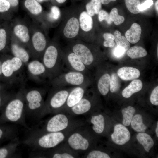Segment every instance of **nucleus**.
<instances>
[{
  "label": "nucleus",
  "instance_id": "1",
  "mask_svg": "<svg viewBox=\"0 0 158 158\" xmlns=\"http://www.w3.org/2000/svg\"><path fill=\"white\" fill-rule=\"evenodd\" d=\"M43 121L35 128H30L28 136H36L49 132L65 131L84 125L85 122L76 119L74 116L66 112L55 114Z\"/></svg>",
  "mask_w": 158,
  "mask_h": 158
},
{
  "label": "nucleus",
  "instance_id": "2",
  "mask_svg": "<svg viewBox=\"0 0 158 158\" xmlns=\"http://www.w3.org/2000/svg\"><path fill=\"white\" fill-rule=\"evenodd\" d=\"M76 128L63 131L47 133L36 136H28L22 142L32 149V152L46 150L64 142L68 135Z\"/></svg>",
  "mask_w": 158,
  "mask_h": 158
},
{
  "label": "nucleus",
  "instance_id": "3",
  "mask_svg": "<svg viewBox=\"0 0 158 158\" xmlns=\"http://www.w3.org/2000/svg\"><path fill=\"white\" fill-rule=\"evenodd\" d=\"M4 115L8 121L21 125L28 130L30 129L26 121L25 104L22 89L15 94L7 103Z\"/></svg>",
  "mask_w": 158,
  "mask_h": 158
},
{
  "label": "nucleus",
  "instance_id": "4",
  "mask_svg": "<svg viewBox=\"0 0 158 158\" xmlns=\"http://www.w3.org/2000/svg\"><path fill=\"white\" fill-rule=\"evenodd\" d=\"M22 89L25 102L26 116L39 120L41 119L47 90L44 88Z\"/></svg>",
  "mask_w": 158,
  "mask_h": 158
},
{
  "label": "nucleus",
  "instance_id": "5",
  "mask_svg": "<svg viewBox=\"0 0 158 158\" xmlns=\"http://www.w3.org/2000/svg\"><path fill=\"white\" fill-rule=\"evenodd\" d=\"M74 87H51L45 100L41 118L60 112L66 104L68 95Z\"/></svg>",
  "mask_w": 158,
  "mask_h": 158
},
{
  "label": "nucleus",
  "instance_id": "6",
  "mask_svg": "<svg viewBox=\"0 0 158 158\" xmlns=\"http://www.w3.org/2000/svg\"><path fill=\"white\" fill-rule=\"evenodd\" d=\"M41 61L46 68L49 81L59 76L64 71L63 54L56 45L51 44L47 47Z\"/></svg>",
  "mask_w": 158,
  "mask_h": 158
},
{
  "label": "nucleus",
  "instance_id": "7",
  "mask_svg": "<svg viewBox=\"0 0 158 158\" xmlns=\"http://www.w3.org/2000/svg\"><path fill=\"white\" fill-rule=\"evenodd\" d=\"M65 142L74 151L84 153L91 148V135L85 125L78 127L68 135Z\"/></svg>",
  "mask_w": 158,
  "mask_h": 158
},
{
  "label": "nucleus",
  "instance_id": "8",
  "mask_svg": "<svg viewBox=\"0 0 158 158\" xmlns=\"http://www.w3.org/2000/svg\"><path fill=\"white\" fill-rule=\"evenodd\" d=\"M49 81L51 87H87L90 83L88 75L80 72L67 70Z\"/></svg>",
  "mask_w": 158,
  "mask_h": 158
},
{
  "label": "nucleus",
  "instance_id": "9",
  "mask_svg": "<svg viewBox=\"0 0 158 158\" xmlns=\"http://www.w3.org/2000/svg\"><path fill=\"white\" fill-rule=\"evenodd\" d=\"M30 156L35 158H76L79 157V154L73 150L64 142L48 150L33 152Z\"/></svg>",
  "mask_w": 158,
  "mask_h": 158
},
{
  "label": "nucleus",
  "instance_id": "10",
  "mask_svg": "<svg viewBox=\"0 0 158 158\" xmlns=\"http://www.w3.org/2000/svg\"><path fill=\"white\" fill-rule=\"evenodd\" d=\"M25 66L19 58L13 56L2 62V71L3 76L10 79L13 83L16 80L17 75Z\"/></svg>",
  "mask_w": 158,
  "mask_h": 158
},
{
  "label": "nucleus",
  "instance_id": "11",
  "mask_svg": "<svg viewBox=\"0 0 158 158\" xmlns=\"http://www.w3.org/2000/svg\"><path fill=\"white\" fill-rule=\"evenodd\" d=\"M71 51L63 54L64 67L65 66L67 71L80 72L89 76V70L79 57Z\"/></svg>",
  "mask_w": 158,
  "mask_h": 158
},
{
  "label": "nucleus",
  "instance_id": "12",
  "mask_svg": "<svg viewBox=\"0 0 158 158\" xmlns=\"http://www.w3.org/2000/svg\"><path fill=\"white\" fill-rule=\"evenodd\" d=\"M93 106L92 98L87 90L83 97L76 104L64 112L73 116L87 115L91 111Z\"/></svg>",
  "mask_w": 158,
  "mask_h": 158
},
{
  "label": "nucleus",
  "instance_id": "13",
  "mask_svg": "<svg viewBox=\"0 0 158 158\" xmlns=\"http://www.w3.org/2000/svg\"><path fill=\"white\" fill-rule=\"evenodd\" d=\"M26 66L29 76L32 79L41 82L47 79L46 68L40 61L34 59L29 61Z\"/></svg>",
  "mask_w": 158,
  "mask_h": 158
},
{
  "label": "nucleus",
  "instance_id": "14",
  "mask_svg": "<svg viewBox=\"0 0 158 158\" xmlns=\"http://www.w3.org/2000/svg\"><path fill=\"white\" fill-rule=\"evenodd\" d=\"M71 48V50L79 57L89 70L95 61L94 54L90 48L85 44L78 43L73 45Z\"/></svg>",
  "mask_w": 158,
  "mask_h": 158
},
{
  "label": "nucleus",
  "instance_id": "15",
  "mask_svg": "<svg viewBox=\"0 0 158 158\" xmlns=\"http://www.w3.org/2000/svg\"><path fill=\"white\" fill-rule=\"evenodd\" d=\"M87 87L81 86L74 87L68 95L65 104L59 112H64L76 104L83 97Z\"/></svg>",
  "mask_w": 158,
  "mask_h": 158
},
{
  "label": "nucleus",
  "instance_id": "16",
  "mask_svg": "<svg viewBox=\"0 0 158 158\" xmlns=\"http://www.w3.org/2000/svg\"><path fill=\"white\" fill-rule=\"evenodd\" d=\"M112 141L119 145H122L130 140L131 135L128 129L121 124L116 125L114 127L113 133L111 135Z\"/></svg>",
  "mask_w": 158,
  "mask_h": 158
},
{
  "label": "nucleus",
  "instance_id": "17",
  "mask_svg": "<svg viewBox=\"0 0 158 158\" xmlns=\"http://www.w3.org/2000/svg\"><path fill=\"white\" fill-rule=\"evenodd\" d=\"M85 123L91 124L93 131L97 134L103 133L105 127V119L102 114H92L86 120Z\"/></svg>",
  "mask_w": 158,
  "mask_h": 158
},
{
  "label": "nucleus",
  "instance_id": "18",
  "mask_svg": "<svg viewBox=\"0 0 158 158\" xmlns=\"http://www.w3.org/2000/svg\"><path fill=\"white\" fill-rule=\"evenodd\" d=\"M32 46L34 51L38 54L44 53L47 48V41L44 35L41 32H36L32 39Z\"/></svg>",
  "mask_w": 158,
  "mask_h": 158
},
{
  "label": "nucleus",
  "instance_id": "19",
  "mask_svg": "<svg viewBox=\"0 0 158 158\" xmlns=\"http://www.w3.org/2000/svg\"><path fill=\"white\" fill-rule=\"evenodd\" d=\"M80 24L77 19L72 17L67 22L63 30L64 36L68 38L75 37L78 34Z\"/></svg>",
  "mask_w": 158,
  "mask_h": 158
},
{
  "label": "nucleus",
  "instance_id": "20",
  "mask_svg": "<svg viewBox=\"0 0 158 158\" xmlns=\"http://www.w3.org/2000/svg\"><path fill=\"white\" fill-rule=\"evenodd\" d=\"M117 75L123 80H130L138 78L140 75V71L135 68L125 66L119 68L118 71Z\"/></svg>",
  "mask_w": 158,
  "mask_h": 158
},
{
  "label": "nucleus",
  "instance_id": "21",
  "mask_svg": "<svg viewBox=\"0 0 158 158\" xmlns=\"http://www.w3.org/2000/svg\"><path fill=\"white\" fill-rule=\"evenodd\" d=\"M11 49L13 56L20 59L26 66L29 61L30 57L28 51L23 47L15 43L11 44Z\"/></svg>",
  "mask_w": 158,
  "mask_h": 158
},
{
  "label": "nucleus",
  "instance_id": "22",
  "mask_svg": "<svg viewBox=\"0 0 158 158\" xmlns=\"http://www.w3.org/2000/svg\"><path fill=\"white\" fill-rule=\"evenodd\" d=\"M141 32L142 29L140 25L138 23H134L126 32L125 37L129 43L135 44L140 40Z\"/></svg>",
  "mask_w": 158,
  "mask_h": 158
},
{
  "label": "nucleus",
  "instance_id": "23",
  "mask_svg": "<svg viewBox=\"0 0 158 158\" xmlns=\"http://www.w3.org/2000/svg\"><path fill=\"white\" fill-rule=\"evenodd\" d=\"M142 87V83L140 80H134L123 89L122 92V95L125 98H129L134 93L140 91Z\"/></svg>",
  "mask_w": 158,
  "mask_h": 158
},
{
  "label": "nucleus",
  "instance_id": "24",
  "mask_svg": "<svg viewBox=\"0 0 158 158\" xmlns=\"http://www.w3.org/2000/svg\"><path fill=\"white\" fill-rule=\"evenodd\" d=\"M111 77L108 73L103 74L100 76L97 83V87L99 93L103 96L106 95L109 88Z\"/></svg>",
  "mask_w": 158,
  "mask_h": 158
},
{
  "label": "nucleus",
  "instance_id": "25",
  "mask_svg": "<svg viewBox=\"0 0 158 158\" xmlns=\"http://www.w3.org/2000/svg\"><path fill=\"white\" fill-rule=\"evenodd\" d=\"M79 20L81 28L84 31H89L92 28L93 19L87 11H83L80 13Z\"/></svg>",
  "mask_w": 158,
  "mask_h": 158
},
{
  "label": "nucleus",
  "instance_id": "26",
  "mask_svg": "<svg viewBox=\"0 0 158 158\" xmlns=\"http://www.w3.org/2000/svg\"><path fill=\"white\" fill-rule=\"evenodd\" d=\"M136 138L147 152H149L154 145L153 139L149 135L145 132H140L137 135Z\"/></svg>",
  "mask_w": 158,
  "mask_h": 158
},
{
  "label": "nucleus",
  "instance_id": "27",
  "mask_svg": "<svg viewBox=\"0 0 158 158\" xmlns=\"http://www.w3.org/2000/svg\"><path fill=\"white\" fill-rule=\"evenodd\" d=\"M14 32L21 42L26 43L29 42L30 39L29 30L25 25L22 24L16 25L14 28Z\"/></svg>",
  "mask_w": 158,
  "mask_h": 158
},
{
  "label": "nucleus",
  "instance_id": "28",
  "mask_svg": "<svg viewBox=\"0 0 158 158\" xmlns=\"http://www.w3.org/2000/svg\"><path fill=\"white\" fill-rule=\"evenodd\" d=\"M130 124L132 128L138 132H145L147 128L143 123L142 116L140 114H136L133 116Z\"/></svg>",
  "mask_w": 158,
  "mask_h": 158
},
{
  "label": "nucleus",
  "instance_id": "29",
  "mask_svg": "<svg viewBox=\"0 0 158 158\" xmlns=\"http://www.w3.org/2000/svg\"><path fill=\"white\" fill-rule=\"evenodd\" d=\"M127 54L132 59H135L146 56L147 54L146 50L142 47L134 46L128 49Z\"/></svg>",
  "mask_w": 158,
  "mask_h": 158
},
{
  "label": "nucleus",
  "instance_id": "30",
  "mask_svg": "<svg viewBox=\"0 0 158 158\" xmlns=\"http://www.w3.org/2000/svg\"><path fill=\"white\" fill-rule=\"evenodd\" d=\"M24 5L26 8L32 14L37 15L42 11V7L36 0H26Z\"/></svg>",
  "mask_w": 158,
  "mask_h": 158
},
{
  "label": "nucleus",
  "instance_id": "31",
  "mask_svg": "<svg viewBox=\"0 0 158 158\" xmlns=\"http://www.w3.org/2000/svg\"><path fill=\"white\" fill-rule=\"evenodd\" d=\"M135 112V108L131 106H129L123 108L121 112L123 115V123L125 126H129Z\"/></svg>",
  "mask_w": 158,
  "mask_h": 158
},
{
  "label": "nucleus",
  "instance_id": "32",
  "mask_svg": "<svg viewBox=\"0 0 158 158\" xmlns=\"http://www.w3.org/2000/svg\"><path fill=\"white\" fill-rule=\"evenodd\" d=\"M101 8V3L100 0H91L86 5L87 12L91 16L97 14Z\"/></svg>",
  "mask_w": 158,
  "mask_h": 158
},
{
  "label": "nucleus",
  "instance_id": "33",
  "mask_svg": "<svg viewBox=\"0 0 158 158\" xmlns=\"http://www.w3.org/2000/svg\"><path fill=\"white\" fill-rule=\"evenodd\" d=\"M115 41L117 46L123 48L126 51H127L130 48V44L125 37L122 36L121 32L116 30L114 33Z\"/></svg>",
  "mask_w": 158,
  "mask_h": 158
},
{
  "label": "nucleus",
  "instance_id": "34",
  "mask_svg": "<svg viewBox=\"0 0 158 158\" xmlns=\"http://www.w3.org/2000/svg\"><path fill=\"white\" fill-rule=\"evenodd\" d=\"M83 158H110V156L105 152L99 150L90 149L83 154Z\"/></svg>",
  "mask_w": 158,
  "mask_h": 158
},
{
  "label": "nucleus",
  "instance_id": "35",
  "mask_svg": "<svg viewBox=\"0 0 158 158\" xmlns=\"http://www.w3.org/2000/svg\"><path fill=\"white\" fill-rule=\"evenodd\" d=\"M126 8L131 13L137 14L140 11L139 9L140 4V0H125Z\"/></svg>",
  "mask_w": 158,
  "mask_h": 158
},
{
  "label": "nucleus",
  "instance_id": "36",
  "mask_svg": "<svg viewBox=\"0 0 158 158\" xmlns=\"http://www.w3.org/2000/svg\"><path fill=\"white\" fill-rule=\"evenodd\" d=\"M109 88L111 92H117L120 87V83L118 76L115 73H112L110 76Z\"/></svg>",
  "mask_w": 158,
  "mask_h": 158
},
{
  "label": "nucleus",
  "instance_id": "37",
  "mask_svg": "<svg viewBox=\"0 0 158 158\" xmlns=\"http://www.w3.org/2000/svg\"><path fill=\"white\" fill-rule=\"evenodd\" d=\"M109 16L111 20L116 25H119L123 23L125 20L124 17L118 14L117 8H114L111 11Z\"/></svg>",
  "mask_w": 158,
  "mask_h": 158
},
{
  "label": "nucleus",
  "instance_id": "38",
  "mask_svg": "<svg viewBox=\"0 0 158 158\" xmlns=\"http://www.w3.org/2000/svg\"><path fill=\"white\" fill-rule=\"evenodd\" d=\"M98 14V19L100 22L105 20L108 24L110 25L111 24L112 21L110 19L109 15L105 11L103 10H100Z\"/></svg>",
  "mask_w": 158,
  "mask_h": 158
},
{
  "label": "nucleus",
  "instance_id": "39",
  "mask_svg": "<svg viewBox=\"0 0 158 158\" xmlns=\"http://www.w3.org/2000/svg\"><path fill=\"white\" fill-rule=\"evenodd\" d=\"M60 11L59 8L56 6H52L49 15L50 18L52 20H58L60 16Z\"/></svg>",
  "mask_w": 158,
  "mask_h": 158
},
{
  "label": "nucleus",
  "instance_id": "40",
  "mask_svg": "<svg viewBox=\"0 0 158 158\" xmlns=\"http://www.w3.org/2000/svg\"><path fill=\"white\" fill-rule=\"evenodd\" d=\"M7 35L6 32L3 29H0V51L5 47L6 42Z\"/></svg>",
  "mask_w": 158,
  "mask_h": 158
},
{
  "label": "nucleus",
  "instance_id": "41",
  "mask_svg": "<svg viewBox=\"0 0 158 158\" xmlns=\"http://www.w3.org/2000/svg\"><path fill=\"white\" fill-rule=\"evenodd\" d=\"M150 100L151 103L153 105H158V86L154 88L151 94Z\"/></svg>",
  "mask_w": 158,
  "mask_h": 158
},
{
  "label": "nucleus",
  "instance_id": "42",
  "mask_svg": "<svg viewBox=\"0 0 158 158\" xmlns=\"http://www.w3.org/2000/svg\"><path fill=\"white\" fill-rule=\"evenodd\" d=\"M153 4V0H146L143 3L140 4L139 9L140 11H143L150 8Z\"/></svg>",
  "mask_w": 158,
  "mask_h": 158
},
{
  "label": "nucleus",
  "instance_id": "43",
  "mask_svg": "<svg viewBox=\"0 0 158 158\" xmlns=\"http://www.w3.org/2000/svg\"><path fill=\"white\" fill-rule=\"evenodd\" d=\"M10 7L9 3L6 0H0V12H4L8 10Z\"/></svg>",
  "mask_w": 158,
  "mask_h": 158
},
{
  "label": "nucleus",
  "instance_id": "44",
  "mask_svg": "<svg viewBox=\"0 0 158 158\" xmlns=\"http://www.w3.org/2000/svg\"><path fill=\"white\" fill-rule=\"evenodd\" d=\"M125 51L123 48L120 46H117L114 51L113 54L116 57L119 58L123 56Z\"/></svg>",
  "mask_w": 158,
  "mask_h": 158
},
{
  "label": "nucleus",
  "instance_id": "45",
  "mask_svg": "<svg viewBox=\"0 0 158 158\" xmlns=\"http://www.w3.org/2000/svg\"><path fill=\"white\" fill-rule=\"evenodd\" d=\"M115 44L114 40H105L103 42V45L105 47L112 48L114 46Z\"/></svg>",
  "mask_w": 158,
  "mask_h": 158
},
{
  "label": "nucleus",
  "instance_id": "46",
  "mask_svg": "<svg viewBox=\"0 0 158 158\" xmlns=\"http://www.w3.org/2000/svg\"><path fill=\"white\" fill-rule=\"evenodd\" d=\"M103 37L105 40H114L115 38L114 35L109 33H105L104 34Z\"/></svg>",
  "mask_w": 158,
  "mask_h": 158
},
{
  "label": "nucleus",
  "instance_id": "47",
  "mask_svg": "<svg viewBox=\"0 0 158 158\" xmlns=\"http://www.w3.org/2000/svg\"><path fill=\"white\" fill-rule=\"evenodd\" d=\"M10 4V6L15 7L18 4V0H6Z\"/></svg>",
  "mask_w": 158,
  "mask_h": 158
},
{
  "label": "nucleus",
  "instance_id": "48",
  "mask_svg": "<svg viewBox=\"0 0 158 158\" xmlns=\"http://www.w3.org/2000/svg\"><path fill=\"white\" fill-rule=\"evenodd\" d=\"M116 0H100L101 4H107L112 1H114Z\"/></svg>",
  "mask_w": 158,
  "mask_h": 158
},
{
  "label": "nucleus",
  "instance_id": "49",
  "mask_svg": "<svg viewBox=\"0 0 158 158\" xmlns=\"http://www.w3.org/2000/svg\"><path fill=\"white\" fill-rule=\"evenodd\" d=\"M4 130L1 128H0V139L4 136Z\"/></svg>",
  "mask_w": 158,
  "mask_h": 158
},
{
  "label": "nucleus",
  "instance_id": "50",
  "mask_svg": "<svg viewBox=\"0 0 158 158\" xmlns=\"http://www.w3.org/2000/svg\"><path fill=\"white\" fill-rule=\"evenodd\" d=\"M2 62L0 61V76L3 75L2 71Z\"/></svg>",
  "mask_w": 158,
  "mask_h": 158
},
{
  "label": "nucleus",
  "instance_id": "51",
  "mask_svg": "<svg viewBox=\"0 0 158 158\" xmlns=\"http://www.w3.org/2000/svg\"><path fill=\"white\" fill-rule=\"evenodd\" d=\"M156 135L157 137H158V122H157L156 128L155 130Z\"/></svg>",
  "mask_w": 158,
  "mask_h": 158
},
{
  "label": "nucleus",
  "instance_id": "52",
  "mask_svg": "<svg viewBox=\"0 0 158 158\" xmlns=\"http://www.w3.org/2000/svg\"><path fill=\"white\" fill-rule=\"evenodd\" d=\"M155 7L157 11H158V0H157L155 3Z\"/></svg>",
  "mask_w": 158,
  "mask_h": 158
},
{
  "label": "nucleus",
  "instance_id": "53",
  "mask_svg": "<svg viewBox=\"0 0 158 158\" xmlns=\"http://www.w3.org/2000/svg\"><path fill=\"white\" fill-rule=\"evenodd\" d=\"M57 2L60 4L64 3L66 0H56Z\"/></svg>",
  "mask_w": 158,
  "mask_h": 158
},
{
  "label": "nucleus",
  "instance_id": "54",
  "mask_svg": "<svg viewBox=\"0 0 158 158\" xmlns=\"http://www.w3.org/2000/svg\"><path fill=\"white\" fill-rule=\"evenodd\" d=\"M3 101V98L2 96V95L0 94V108L1 107Z\"/></svg>",
  "mask_w": 158,
  "mask_h": 158
},
{
  "label": "nucleus",
  "instance_id": "55",
  "mask_svg": "<svg viewBox=\"0 0 158 158\" xmlns=\"http://www.w3.org/2000/svg\"><path fill=\"white\" fill-rule=\"evenodd\" d=\"M36 0L38 2H40L46 0Z\"/></svg>",
  "mask_w": 158,
  "mask_h": 158
},
{
  "label": "nucleus",
  "instance_id": "56",
  "mask_svg": "<svg viewBox=\"0 0 158 158\" xmlns=\"http://www.w3.org/2000/svg\"><path fill=\"white\" fill-rule=\"evenodd\" d=\"M1 86L0 84V91H1Z\"/></svg>",
  "mask_w": 158,
  "mask_h": 158
}]
</instances>
